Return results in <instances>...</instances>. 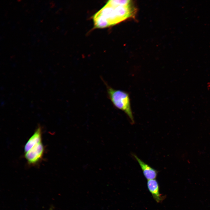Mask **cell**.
Here are the masks:
<instances>
[{
    "instance_id": "1",
    "label": "cell",
    "mask_w": 210,
    "mask_h": 210,
    "mask_svg": "<svg viewBox=\"0 0 210 210\" xmlns=\"http://www.w3.org/2000/svg\"><path fill=\"white\" fill-rule=\"evenodd\" d=\"M126 0H109L93 17L94 25L97 28L113 26L132 16L134 10L130 6H125Z\"/></svg>"
},
{
    "instance_id": "2",
    "label": "cell",
    "mask_w": 210,
    "mask_h": 210,
    "mask_svg": "<svg viewBox=\"0 0 210 210\" xmlns=\"http://www.w3.org/2000/svg\"><path fill=\"white\" fill-rule=\"evenodd\" d=\"M104 82L106 86L108 97L113 104L117 108L123 111L128 117L131 123H134V118L128 93L123 90L114 89Z\"/></svg>"
},
{
    "instance_id": "3",
    "label": "cell",
    "mask_w": 210,
    "mask_h": 210,
    "mask_svg": "<svg viewBox=\"0 0 210 210\" xmlns=\"http://www.w3.org/2000/svg\"><path fill=\"white\" fill-rule=\"evenodd\" d=\"M44 150V147L41 142L25 153V157L28 163L30 164L37 163L42 159Z\"/></svg>"
},
{
    "instance_id": "4",
    "label": "cell",
    "mask_w": 210,
    "mask_h": 210,
    "mask_svg": "<svg viewBox=\"0 0 210 210\" xmlns=\"http://www.w3.org/2000/svg\"><path fill=\"white\" fill-rule=\"evenodd\" d=\"M147 186L149 191L157 203H161L165 199V196L160 192L159 185L155 179L148 180Z\"/></svg>"
},
{
    "instance_id": "5",
    "label": "cell",
    "mask_w": 210,
    "mask_h": 210,
    "mask_svg": "<svg viewBox=\"0 0 210 210\" xmlns=\"http://www.w3.org/2000/svg\"><path fill=\"white\" fill-rule=\"evenodd\" d=\"M133 155L138 163L146 179L148 180L155 179L158 171L145 163L136 155L133 154Z\"/></svg>"
},
{
    "instance_id": "6",
    "label": "cell",
    "mask_w": 210,
    "mask_h": 210,
    "mask_svg": "<svg viewBox=\"0 0 210 210\" xmlns=\"http://www.w3.org/2000/svg\"><path fill=\"white\" fill-rule=\"evenodd\" d=\"M42 134L41 128L40 126H39L26 144L24 147L25 153L35 145L42 142Z\"/></svg>"
},
{
    "instance_id": "7",
    "label": "cell",
    "mask_w": 210,
    "mask_h": 210,
    "mask_svg": "<svg viewBox=\"0 0 210 210\" xmlns=\"http://www.w3.org/2000/svg\"><path fill=\"white\" fill-rule=\"evenodd\" d=\"M53 207L52 206H51L50 208L49 209V210H53Z\"/></svg>"
}]
</instances>
